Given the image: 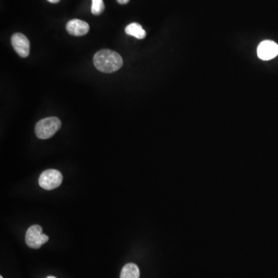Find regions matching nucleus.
Instances as JSON below:
<instances>
[{
	"mask_svg": "<svg viewBox=\"0 0 278 278\" xmlns=\"http://www.w3.org/2000/svg\"><path fill=\"white\" fill-rule=\"evenodd\" d=\"M94 65L103 73H111L120 70L123 65V60L115 51L101 50L94 57Z\"/></svg>",
	"mask_w": 278,
	"mask_h": 278,
	"instance_id": "obj_1",
	"label": "nucleus"
},
{
	"mask_svg": "<svg viewBox=\"0 0 278 278\" xmlns=\"http://www.w3.org/2000/svg\"><path fill=\"white\" fill-rule=\"evenodd\" d=\"M61 127V122L57 117H50L39 121L35 127L36 136L41 139H48L55 135Z\"/></svg>",
	"mask_w": 278,
	"mask_h": 278,
	"instance_id": "obj_2",
	"label": "nucleus"
},
{
	"mask_svg": "<svg viewBox=\"0 0 278 278\" xmlns=\"http://www.w3.org/2000/svg\"><path fill=\"white\" fill-rule=\"evenodd\" d=\"M63 182V176L56 169H48L39 176V184L41 187L46 190H52L59 187Z\"/></svg>",
	"mask_w": 278,
	"mask_h": 278,
	"instance_id": "obj_3",
	"label": "nucleus"
},
{
	"mask_svg": "<svg viewBox=\"0 0 278 278\" xmlns=\"http://www.w3.org/2000/svg\"><path fill=\"white\" fill-rule=\"evenodd\" d=\"M43 229L39 225H33L26 231V243L33 249H39L43 244L49 241V237L42 233Z\"/></svg>",
	"mask_w": 278,
	"mask_h": 278,
	"instance_id": "obj_4",
	"label": "nucleus"
},
{
	"mask_svg": "<svg viewBox=\"0 0 278 278\" xmlns=\"http://www.w3.org/2000/svg\"><path fill=\"white\" fill-rule=\"evenodd\" d=\"M11 43L13 49L20 57H26L29 56L30 44L25 35L20 33H15L12 36Z\"/></svg>",
	"mask_w": 278,
	"mask_h": 278,
	"instance_id": "obj_5",
	"label": "nucleus"
},
{
	"mask_svg": "<svg viewBox=\"0 0 278 278\" xmlns=\"http://www.w3.org/2000/svg\"><path fill=\"white\" fill-rule=\"evenodd\" d=\"M257 55L263 60H270L278 55V45L272 41H264L257 48Z\"/></svg>",
	"mask_w": 278,
	"mask_h": 278,
	"instance_id": "obj_6",
	"label": "nucleus"
},
{
	"mask_svg": "<svg viewBox=\"0 0 278 278\" xmlns=\"http://www.w3.org/2000/svg\"><path fill=\"white\" fill-rule=\"evenodd\" d=\"M66 29L72 36H85L89 32L90 26L86 22L74 19L67 23Z\"/></svg>",
	"mask_w": 278,
	"mask_h": 278,
	"instance_id": "obj_7",
	"label": "nucleus"
},
{
	"mask_svg": "<svg viewBox=\"0 0 278 278\" xmlns=\"http://www.w3.org/2000/svg\"><path fill=\"white\" fill-rule=\"evenodd\" d=\"M126 33L139 39H144L146 36L145 29L140 24L137 23H132L126 26Z\"/></svg>",
	"mask_w": 278,
	"mask_h": 278,
	"instance_id": "obj_8",
	"label": "nucleus"
},
{
	"mask_svg": "<svg viewBox=\"0 0 278 278\" xmlns=\"http://www.w3.org/2000/svg\"><path fill=\"white\" fill-rule=\"evenodd\" d=\"M140 270L136 264H130L124 266L121 272L120 278H139Z\"/></svg>",
	"mask_w": 278,
	"mask_h": 278,
	"instance_id": "obj_9",
	"label": "nucleus"
},
{
	"mask_svg": "<svg viewBox=\"0 0 278 278\" xmlns=\"http://www.w3.org/2000/svg\"><path fill=\"white\" fill-rule=\"evenodd\" d=\"M104 4L103 0H92L91 5V13L95 16H99L104 12Z\"/></svg>",
	"mask_w": 278,
	"mask_h": 278,
	"instance_id": "obj_10",
	"label": "nucleus"
},
{
	"mask_svg": "<svg viewBox=\"0 0 278 278\" xmlns=\"http://www.w3.org/2000/svg\"><path fill=\"white\" fill-rule=\"evenodd\" d=\"M130 0H117V2L119 4H122V5H125V4H127Z\"/></svg>",
	"mask_w": 278,
	"mask_h": 278,
	"instance_id": "obj_11",
	"label": "nucleus"
},
{
	"mask_svg": "<svg viewBox=\"0 0 278 278\" xmlns=\"http://www.w3.org/2000/svg\"><path fill=\"white\" fill-rule=\"evenodd\" d=\"M48 1L51 3V4H58L60 0H48Z\"/></svg>",
	"mask_w": 278,
	"mask_h": 278,
	"instance_id": "obj_12",
	"label": "nucleus"
},
{
	"mask_svg": "<svg viewBox=\"0 0 278 278\" xmlns=\"http://www.w3.org/2000/svg\"><path fill=\"white\" fill-rule=\"evenodd\" d=\"M47 278H56L55 276H48V277Z\"/></svg>",
	"mask_w": 278,
	"mask_h": 278,
	"instance_id": "obj_13",
	"label": "nucleus"
},
{
	"mask_svg": "<svg viewBox=\"0 0 278 278\" xmlns=\"http://www.w3.org/2000/svg\"><path fill=\"white\" fill-rule=\"evenodd\" d=\"M0 278H4L2 276H0Z\"/></svg>",
	"mask_w": 278,
	"mask_h": 278,
	"instance_id": "obj_14",
	"label": "nucleus"
}]
</instances>
